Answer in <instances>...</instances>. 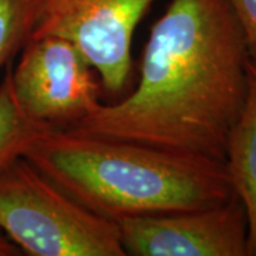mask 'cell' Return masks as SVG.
Segmentation results:
<instances>
[{
	"label": "cell",
	"instance_id": "cell-4",
	"mask_svg": "<svg viewBox=\"0 0 256 256\" xmlns=\"http://www.w3.org/2000/svg\"><path fill=\"white\" fill-rule=\"evenodd\" d=\"M92 70L82 52L63 37H28L16 68L10 70L12 88L24 116L66 130L101 104L100 82Z\"/></svg>",
	"mask_w": 256,
	"mask_h": 256
},
{
	"label": "cell",
	"instance_id": "cell-5",
	"mask_svg": "<svg viewBox=\"0 0 256 256\" xmlns=\"http://www.w3.org/2000/svg\"><path fill=\"white\" fill-rule=\"evenodd\" d=\"M156 0H38L30 37L72 42L110 92L124 88L131 73L136 28Z\"/></svg>",
	"mask_w": 256,
	"mask_h": 256
},
{
	"label": "cell",
	"instance_id": "cell-3",
	"mask_svg": "<svg viewBox=\"0 0 256 256\" xmlns=\"http://www.w3.org/2000/svg\"><path fill=\"white\" fill-rule=\"evenodd\" d=\"M0 230L30 256H126L116 220L84 208L23 156L0 170Z\"/></svg>",
	"mask_w": 256,
	"mask_h": 256
},
{
	"label": "cell",
	"instance_id": "cell-10",
	"mask_svg": "<svg viewBox=\"0 0 256 256\" xmlns=\"http://www.w3.org/2000/svg\"><path fill=\"white\" fill-rule=\"evenodd\" d=\"M242 28L248 58L256 66V0H228Z\"/></svg>",
	"mask_w": 256,
	"mask_h": 256
},
{
	"label": "cell",
	"instance_id": "cell-2",
	"mask_svg": "<svg viewBox=\"0 0 256 256\" xmlns=\"http://www.w3.org/2000/svg\"><path fill=\"white\" fill-rule=\"evenodd\" d=\"M23 158L74 201L112 220L220 205L226 162L141 142L50 128Z\"/></svg>",
	"mask_w": 256,
	"mask_h": 256
},
{
	"label": "cell",
	"instance_id": "cell-7",
	"mask_svg": "<svg viewBox=\"0 0 256 256\" xmlns=\"http://www.w3.org/2000/svg\"><path fill=\"white\" fill-rule=\"evenodd\" d=\"M226 166L248 216V256H256V66L248 58V92L229 140Z\"/></svg>",
	"mask_w": 256,
	"mask_h": 256
},
{
	"label": "cell",
	"instance_id": "cell-11",
	"mask_svg": "<svg viewBox=\"0 0 256 256\" xmlns=\"http://www.w3.org/2000/svg\"><path fill=\"white\" fill-rule=\"evenodd\" d=\"M20 255L18 248L0 230V256H18Z\"/></svg>",
	"mask_w": 256,
	"mask_h": 256
},
{
	"label": "cell",
	"instance_id": "cell-9",
	"mask_svg": "<svg viewBox=\"0 0 256 256\" xmlns=\"http://www.w3.org/2000/svg\"><path fill=\"white\" fill-rule=\"evenodd\" d=\"M37 9L38 0H0V67L26 44Z\"/></svg>",
	"mask_w": 256,
	"mask_h": 256
},
{
	"label": "cell",
	"instance_id": "cell-8",
	"mask_svg": "<svg viewBox=\"0 0 256 256\" xmlns=\"http://www.w3.org/2000/svg\"><path fill=\"white\" fill-rule=\"evenodd\" d=\"M47 130L50 127L30 120L20 110L8 70L0 84V170L23 156L26 148Z\"/></svg>",
	"mask_w": 256,
	"mask_h": 256
},
{
	"label": "cell",
	"instance_id": "cell-1",
	"mask_svg": "<svg viewBox=\"0 0 256 256\" xmlns=\"http://www.w3.org/2000/svg\"><path fill=\"white\" fill-rule=\"evenodd\" d=\"M246 92V43L228 0H171L137 88L66 130L226 162Z\"/></svg>",
	"mask_w": 256,
	"mask_h": 256
},
{
	"label": "cell",
	"instance_id": "cell-6",
	"mask_svg": "<svg viewBox=\"0 0 256 256\" xmlns=\"http://www.w3.org/2000/svg\"><path fill=\"white\" fill-rule=\"evenodd\" d=\"M126 255L248 256V216L234 191L202 210L127 216L116 220Z\"/></svg>",
	"mask_w": 256,
	"mask_h": 256
}]
</instances>
